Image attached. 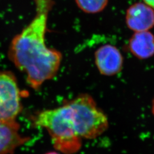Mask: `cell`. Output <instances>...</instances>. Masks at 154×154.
Listing matches in <instances>:
<instances>
[{
	"label": "cell",
	"instance_id": "cell-1",
	"mask_svg": "<svg viewBox=\"0 0 154 154\" xmlns=\"http://www.w3.org/2000/svg\"><path fill=\"white\" fill-rule=\"evenodd\" d=\"M36 14L32 21L11 40L8 57L14 66L25 73L29 86L38 90L53 79L59 71L62 60L61 52L46 45L51 0H35Z\"/></svg>",
	"mask_w": 154,
	"mask_h": 154
},
{
	"label": "cell",
	"instance_id": "cell-2",
	"mask_svg": "<svg viewBox=\"0 0 154 154\" xmlns=\"http://www.w3.org/2000/svg\"><path fill=\"white\" fill-rule=\"evenodd\" d=\"M34 123L48 131L57 151L73 154L81 149V138L75 130L72 110L67 102L60 107L39 112L34 117Z\"/></svg>",
	"mask_w": 154,
	"mask_h": 154
},
{
	"label": "cell",
	"instance_id": "cell-3",
	"mask_svg": "<svg viewBox=\"0 0 154 154\" xmlns=\"http://www.w3.org/2000/svg\"><path fill=\"white\" fill-rule=\"evenodd\" d=\"M67 102L72 110L75 130L80 138L95 139L107 130L108 118L91 96L81 94Z\"/></svg>",
	"mask_w": 154,
	"mask_h": 154
},
{
	"label": "cell",
	"instance_id": "cell-4",
	"mask_svg": "<svg viewBox=\"0 0 154 154\" xmlns=\"http://www.w3.org/2000/svg\"><path fill=\"white\" fill-rule=\"evenodd\" d=\"M22 110L21 93L11 72L0 71V121L13 123Z\"/></svg>",
	"mask_w": 154,
	"mask_h": 154
},
{
	"label": "cell",
	"instance_id": "cell-5",
	"mask_svg": "<svg viewBox=\"0 0 154 154\" xmlns=\"http://www.w3.org/2000/svg\"><path fill=\"white\" fill-rule=\"evenodd\" d=\"M95 62L99 72L106 76H112L121 72L123 58L117 48L111 45L99 47L95 53Z\"/></svg>",
	"mask_w": 154,
	"mask_h": 154
},
{
	"label": "cell",
	"instance_id": "cell-6",
	"mask_svg": "<svg viewBox=\"0 0 154 154\" xmlns=\"http://www.w3.org/2000/svg\"><path fill=\"white\" fill-rule=\"evenodd\" d=\"M128 28L135 32L149 31L154 26V10L144 3H136L127 11Z\"/></svg>",
	"mask_w": 154,
	"mask_h": 154
},
{
	"label": "cell",
	"instance_id": "cell-7",
	"mask_svg": "<svg viewBox=\"0 0 154 154\" xmlns=\"http://www.w3.org/2000/svg\"><path fill=\"white\" fill-rule=\"evenodd\" d=\"M19 128L20 125L17 122L8 123L0 121V154H12L30 139L21 136L18 133Z\"/></svg>",
	"mask_w": 154,
	"mask_h": 154
},
{
	"label": "cell",
	"instance_id": "cell-8",
	"mask_svg": "<svg viewBox=\"0 0 154 154\" xmlns=\"http://www.w3.org/2000/svg\"><path fill=\"white\" fill-rule=\"evenodd\" d=\"M128 47L135 57L148 59L154 55V35L149 31L135 32L130 39Z\"/></svg>",
	"mask_w": 154,
	"mask_h": 154
},
{
	"label": "cell",
	"instance_id": "cell-9",
	"mask_svg": "<svg viewBox=\"0 0 154 154\" xmlns=\"http://www.w3.org/2000/svg\"><path fill=\"white\" fill-rule=\"evenodd\" d=\"M108 2L109 0H75L78 8L89 14L98 13L103 11Z\"/></svg>",
	"mask_w": 154,
	"mask_h": 154
},
{
	"label": "cell",
	"instance_id": "cell-10",
	"mask_svg": "<svg viewBox=\"0 0 154 154\" xmlns=\"http://www.w3.org/2000/svg\"><path fill=\"white\" fill-rule=\"evenodd\" d=\"M146 4L149 6L154 9V0H143Z\"/></svg>",
	"mask_w": 154,
	"mask_h": 154
},
{
	"label": "cell",
	"instance_id": "cell-11",
	"mask_svg": "<svg viewBox=\"0 0 154 154\" xmlns=\"http://www.w3.org/2000/svg\"><path fill=\"white\" fill-rule=\"evenodd\" d=\"M152 112L154 116V99H153L152 102Z\"/></svg>",
	"mask_w": 154,
	"mask_h": 154
},
{
	"label": "cell",
	"instance_id": "cell-12",
	"mask_svg": "<svg viewBox=\"0 0 154 154\" xmlns=\"http://www.w3.org/2000/svg\"><path fill=\"white\" fill-rule=\"evenodd\" d=\"M45 154H59L58 152H49L48 153H46Z\"/></svg>",
	"mask_w": 154,
	"mask_h": 154
}]
</instances>
